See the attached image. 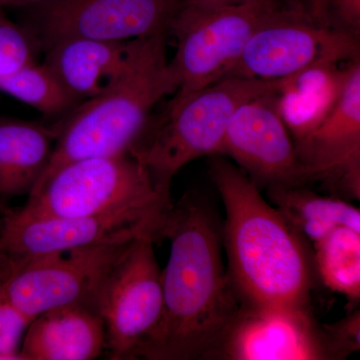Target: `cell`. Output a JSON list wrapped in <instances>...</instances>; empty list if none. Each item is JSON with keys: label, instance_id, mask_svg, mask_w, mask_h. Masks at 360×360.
I'll list each match as a JSON object with an SVG mask.
<instances>
[{"label": "cell", "instance_id": "5bb4252c", "mask_svg": "<svg viewBox=\"0 0 360 360\" xmlns=\"http://www.w3.org/2000/svg\"><path fill=\"white\" fill-rule=\"evenodd\" d=\"M219 359H326L321 333L309 312L243 307L220 348Z\"/></svg>", "mask_w": 360, "mask_h": 360}, {"label": "cell", "instance_id": "6da1fadb", "mask_svg": "<svg viewBox=\"0 0 360 360\" xmlns=\"http://www.w3.org/2000/svg\"><path fill=\"white\" fill-rule=\"evenodd\" d=\"M161 238L170 243L162 269V316L139 359H219L245 304L225 267L212 208L195 193L184 194L172 203Z\"/></svg>", "mask_w": 360, "mask_h": 360}, {"label": "cell", "instance_id": "ac0fdd59", "mask_svg": "<svg viewBox=\"0 0 360 360\" xmlns=\"http://www.w3.org/2000/svg\"><path fill=\"white\" fill-rule=\"evenodd\" d=\"M56 136L54 125L0 116V195L32 193L51 162Z\"/></svg>", "mask_w": 360, "mask_h": 360}, {"label": "cell", "instance_id": "9a60e30c", "mask_svg": "<svg viewBox=\"0 0 360 360\" xmlns=\"http://www.w3.org/2000/svg\"><path fill=\"white\" fill-rule=\"evenodd\" d=\"M105 350V328L96 305L77 302L35 317L20 354L25 360H92Z\"/></svg>", "mask_w": 360, "mask_h": 360}, {"label": "cell", "instance_id": "5b68a950", "mask_svg": "<svg viewBox=\"0 0 360 360\" xmlns=\"http://www.w3.org/2000/svg\"><path fill=\"white\" fill-rule=\"evenodd\" d=\"M281 79L229 77L186 96H174L165 115L151 120L132 153L149 170L156 186L170 193L174 175L194 160L217 155L225 130L241 104L276 89Z\"/></svg>", "mask_w": 360, "mask_h": 360}, {"label": "cell", "instance_id": "9c48e42d", "mask_svg": "<svg viewBox=\"0 0 360 360\" xmlns=\"http://www.w3.org/2000/svg\"><path fill=\"white\" fill-rule=\"evenodd\" d=\"M130 241L84 246L18 264H0V285L7 300L32 321L47 310L71 303L94 304L104 277Z\"/></svg>", "mask_w": 360, "mask_h": 360}, {"label": "cell", "instance_id": "e0dca14e", "mask_svg": "<svg viewBox=\"0 0 360 360\" xmlns=\"http://www.w3.org/2000/svg\"><path fill=\"white\" fill-rule=\"evenodd\" d=\"M348 63L345 68H340L342 63H321L281 78L276 90V108L295 143L314 131L335 108Z\"/></svg>", "mask_w": 360, "mask_h": 360}, {"label": "cell", "instance_id": "d6986e66", "mask_svg": "<svg viewBox=\"0 0 360 360\" xmlns=\"http://www.w3.org/2000/svg\"><path fill=\"white\" fill-rule=\"evenodd\" d=\"M267 195L291 226L314 243L338 227L360 231L359 210L345 200L300 186L269 187Z\"/></svg>", "mask_w": 360, "mask_h": 360}, {"label": "cell", "instance_id": "4fadbf2b", "mask_svg": "<svg viewBox=\"0 0 360 360\" xmlns=\"http://www.w3.org/2000/svg\"><path fill=\"white\" fill-rule=\"evenodd\" d=\"M296 155L307 181L360 196V59L349 61L340 98L323 122L302 141Z\"/></svg>", "mask_w": 360, "mask_h": 360}, {"label": "cell", "instance_id": "f1b7e54d", "mask_svg": "<svg viewBox=\"0 0 360 360\" xmlns=\"http://www.w3.org/2000/svg\"><path fill=\"white\" fill-rule=\"evenodd\" d=\"M0 360H25L22 354H4L0 352Z\"/></svg>", "mask_w": 360, "mask_h": 360}, {"label": "cell", "instance_id": "3957f363", "mask_svg": "<svg viewBox=\"0 0 360 360\" xmlns=\"http://www.w3.org/2000/svg\"><path fill=\"white\" fill-rule=\"evenodd\" d=\"M167 32L130 40L118 77L54 125L56 142L42 180L72 161L132 155L150 124L151 111L179 89L167 59ZM34 187V188H35Z\"/></svg>", "mask_w": 360, "mask_h": 360}, {"label": "cell", "instance_id": "44dd1931", "mask_svg": "<svg viewBox=\"0 0 360 360\" xmlns=\"http://www.w3.org/2000/svg\"><path fill=\"white\" fill-rule=\"evenodd\" d=\"M0 91L49 117L63 118L80 104L44 63L25 65L0 77Z\"/></svg>", "mask_w": 360, "mask_h": 360}, {"label": "cell", "instance_id": "7c38bea8", "mask_svg": "<svg viewBox=\"0 0 360 360\" xmlns=\"http://www.w3.org/2000/svg\"><path fill=\"white\" fill-rule=\"evenodd\" d=\"M276 89L239 106L225 130L217 155L229 156L238 162L257 186H302L307 179L295 141L277 110Z\"/></svg>", "mask_w": 360, "mask_h": 360}, {"label": "cell", "instance_id": "603a6c76", "mask_svg": "<svg viewBox=\"0 0 360 360\" xmlns=\"http://www.w3.org/2000/svg\"><path fill=\"white\" fill-rule=\"evenodd\" d=\"M322 345L326 352V359H342L359 352L360 347V316L359 310L347 315L345 319L323 326L319 331Z\"/></svg>", "mask_w": 360, "mask_h": 360}, {"label": "cell", "instance_id": "cb8c5ba5", "mask_svg": "<svg viewBox=\"0 0 360 360\" xmlns=\"http://www.w3.org/2000/svg\"><path fill=\"white\" fill-rule=\"evenodd\" d=\"M30 322L7 300L0 285V352L20 354L21 341Z\"/></svg>", "mask_w": 360, "mask_h": 360}, {"label": "cell", "instance_id": "ba28073f", "mask_svg": "<svg viewBox=\"0 0 360 360\" xmlns=\"http://www.w3.org/2000/svg\"><path fill=\"white\" fill-rule=\"evenodd\" d=\"M151 238L130 241L97 291L94 305L103 319L108 359H139L163 312L162 269Z\"/></svg>", "mask_w": 360, "mask_h": 360}, {"label": "cell", "instance_id": "7a4b0ae2", "mask_svg": "<svg viewBox=\"0 0 360 360\" xmlns=\"http://www.w3.org/2000/svg\"><path fill=\"white\" fill-rule=\"evenodd\" d=\"M210 172L225 210L227 269L243 304L309 312L314 267L302 236L240 168L215 158Z\"/></svg>", "mask_w": 360, "mask_h": 360}, {"label": "cell", "instance_id": "2e32d148", "mask_svg": "<svg viewBox=\"0 0 360 360\" xmlns=\"http://www.w3.org/2000/svg\"><path fill=\"white\" fill-rule=\"evenodd\" d=\"M129 41L70 37L45 47L44 63L78 101L101 94L120 75Z\"/></svg>", "mask_w": 360, "mask_h": 360}, {"label": "cell", "instance_id": "4316f807", "mask_svg": "<svg viewBox=\"0 0 360 360\" xmlns=\"http://www.w3.org/2000/svg\"><path fill=\"white\" fill-rule=\"evenodd\" d=\"M302 2L315 18L324 22H328V9L329 0H296Z\"/></svg>", "mask_w": 360, "mask_h": 360}, {"label": "cell", "instance_id": "7402d4cb", "mask_svg": "<svg viewBox=\"0 0 360 360\" xmlns=\"http://www.w3.org/2000/svg\"><path fill=\"white\" fill-rule=\"evenodd\" d=\"M37 44L32 33L9 20L0 8V77L35 63Z\"/></svg>", "mask_w": 360, "mask_h": 360}, {"label": "cell", "instance_id": "52a82bcc", "mask_svg": "<svg viewBox=\"0 0 360 360\" xmlns=\"http://www.w3.org/2000/svg\"><path fill=\"white\" fill-rule=\"evenodd\" d=\"M356 58L359 37L319 20L302 2L290 0L253 33L224 78L281 79L315 65Z\"/></svg>", "mask_w": 360, "mask_h": 360}, {"label": "cell", "instance_id": "8992f818", "mask_svg": "<svg viewBox=\"0 0 360 360\" xmlns=\"http://www.w3.org/2000/svg\"><path fill=\"white\" fill-rule=\"evenodd\" d=\"M290 0H259L238 6H200L184 2L168 34L176 39L170 68L186 96L222 79L245 44Z\"/></svg>", "mask_w": 360, "mask_h": 360}, {"label": "cell", "instance_id": "30bf717a", "mask_svg": "<svg viewBox=\"0 0 360 360\" xmlns=\"http://www.w3.org/2000/svg\"><path fill=\"white\" fill-rule=\"evenodd\" d=\"M184 0H68L25 8L42 49L70 37L125 42L167 32Z\"/></svg>", "mask_w": 360, "mask_h": 360}, {"label": "cell", "instance_id": "ffe728a7", "mask_svg": "<svg viewBox=\"0 0 360 360\" xmlns=\"http://www.w3.org/2000/svg\"><path fill=\"white\" fill-rule=\"evenodd\" d=\"M314 245V264L323 283L352 302L360 297V231L338 227Z\"/></svg>", "mask_w": 360, "mask_h": 360}, {"label": "cell", "instance_id": "d4e9b609", "mask_svg": "<svg viewBox=\"0 0 360 360\" xmlns=\"http://www.w3.org/2000/svg\"><path fill=\"white\" fill-rule=\"evenodd\" d=\"M329 25L355 37L360 34V0H329Z\"/></svg>", "mask_w": 360, "mask_h": 360}, {"label": "cell", "instance_id": "277c9868", "mask_svg": "<svg viewBox=\"0 0 360 360\" xmlns=\"http://www.w3.org/2000/svg\"><path fill=\"white\" fill-rule=\"evenodd\" d=\"M170 193L156 186L131 155L72 161L58 168L28 194L22 207L4 210L14 221L82 217L125 212L167 213Z\"/></svg>", "mask_w": 360, "mask_h": 360}, {"label": "cell", "instance_id": "83f0119b", "mask_svg": "<svg viewBox=\"0 0 360 360\" xmlns=\"http://www.w3.org/2000/svg\"><path fill=\"white\" fill-rule=\"evenodd\" d=\"M187 4H200V6H238L259 0H184Z\"/></svg>", "mask_w": 360, "mask_h": 360}, {"label": "cell", "instance_id": "8fae6325", "mask_svg": "<svg viewBox=\"0 0 360 360\" xmlns=\"http://www.w3.org/2000/svg\"><path fill=\"white\" fill-rule=\"evenodd\" d=\"M167 213L125 212L28 221L2 217L0 264H18L49 253L101 243H127L139 238H151L158 243L162 239L161 231Z\"/></svg>", "mask_w": 360, "mask_h": 360}, {"label": "cell", "instance_id": "484cf974", "mask_svg": "<svg viewBox=\"0 0 360 360\" xmlns=\"http://www.w3.org/2000/svg\"><path fill=\"white\" fill-rule=\"evenodd\" d=\"M65 1H68V0H0V8L25 9Z\"/></svg>", "mask_w": 360, "mask_h": 360}]
</instances>
